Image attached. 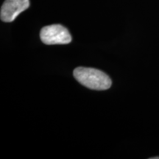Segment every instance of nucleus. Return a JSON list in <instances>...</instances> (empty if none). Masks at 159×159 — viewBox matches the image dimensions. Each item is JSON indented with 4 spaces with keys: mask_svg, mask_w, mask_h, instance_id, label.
Returning <instances> with one entry per match:
<instances>
[{
    "mask_svg": "<svg viewBox=\"0 0 159 159\" xmlns=\"http://www.w3.org/2000/svg\"><path fill=\"white\" fill-rule=\"evenodd\" d=\"M150 159H159V157H154V158H150Z\"/></svg>",
    "mask_w": 159,
    "mask_h": 159,
    "instance_id": "nucleus-4",
    "label": "nucleus"
},
{
    "mask_svg": "<svg viewBox=\"0 0 159 159\" xmlns=\"http://www.w3.org/2000/svg\"><path fill=\"white\" fill-rule=\"evenodd\" d=\"M40 38L47 45L67 44L71 41V36L68 30L61 25L46 26L41 29Z\"/></svg>",
    "mask_w": 159,
    "mask_h": 159,
    "instance_id": "nucleus-2",
    "label": "nucleus"
},
{
    "mask_svg": "<svg viewBox=\"0 0 159 159\" xmlns=\"http://www.w3.org/2000/svg\"><path fill=\"white\" fill-rule=\"evenodd\" d=\"M29 6V0H5L0 11L1 20L5 22H11Z\"/></svg>",
    "mask_w": 159,
    "mask_h": 159,
    "instance_id": "nucleus-3",
    "label": "nucleus"
},
{
    "mask_svg": "<svg viewBox=\"0 0 159 159\" xmlns=\"http://www.w3.org/2000/svg\"><path fill=\"white\" fill-rule=\"evenodd\" d=\"M73 75L80 83L94 90H107L112 84L110 77L99 69L77 67Z\"/></svg>",
    "mask_w": 159,
    "mask_h": 159,
    "instance_id": "nucleus-1",
    "label": "nucleus"
}]
</instances>
